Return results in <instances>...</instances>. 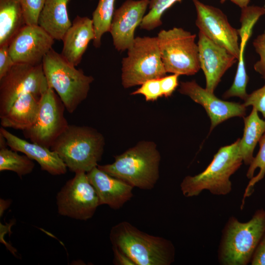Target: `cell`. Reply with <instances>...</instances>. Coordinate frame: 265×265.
Here are the masks:
<instances>
[{"label": "cell", "mask_w": 265, "mask_h": 265, "mask_svg": "<svg viewBox=\"0 0 265 265\" xmlns=\"http://www.w3.org/2000/svg\"><path fill=\"white\" fill-rule=\"evenodd\" d=\"M54 40L39 25H26L10 42L9 53L15 64H41L53 49Z\"/></svg>", "instance_id": "4fadbf2b"}, {"label": "cell", "mask_w": 265, "mask_h": 265, "mask_svg": "<svg viewBox=\"0 0 265 265\" xmlns=\"http://www.w3.org/2000/svg\"><path fill=\"white\" fill-rule=\"evenodd\" d=\"M42 96L27 93L19 97L8 112L0 117L1 127L22 131L30 128L36 120Z\"/></svg>", "instance_id": "ffe728a7"}, {"label": "cell", "mask_w": 265, "mask_h": 265, "mask_svg": "<svg viewBox=\"0 0 265 265\" xmlns=\"http://www.w3.org/2000/svg\"><path fill=\"white\" fill-rule=\"evenodd\" d=\"M179 75L173 74L160 79V86L163 96L167 98L172 95L179 85Z\"/></svg>", "instance_id": "1f68e13d"}, {"label": "cell", "mask_w": 265, "mask_h": 265, "mask_svg": "<svg viewBox=\"0 0 265 265\" xmlns=\"http://www.w3.org/2000/svg\"><path fill=\"white\" fill-rule=\"evenodd\" d=\"M264 78L265 79V76L264 77Z\"/></svg>", "instance_id": "74e56055"}, {"label": "cell", "mask_w": 265, "mask_h": 265, "mask_svg": "<svg viewBox=\"0 0 265 265\" xmlns=\"http://www.w3.org/2000/svg\"><path fill=\"white\" fill-rule=\"evenodd\" d=\"M226 0H220V2H221V3H223V2H224Z\"/></svg>", "instance_id": "8d00e7d4"}, {"label": "cell", "mask_w": 265, "mask_h": 265, "mask_svg": "<svg viewBox=\"0 0 265 265\" xmlns=\"http://www.w3.org/2000/svg\"><path fill=\"white\" fill-rule=\"evenodd\" d=\"M7 147L0 148V171H11L20 177L30 174L34 168L32 159Z\"/></svg>", "instance_id": "d4e9b609"}, {"label": "cell", "mask_w": 265, "mask_h": 265, "mask_svg": "<svg viewBox=\"0 0 265 265\" xmlns=\"http://www.w3.org/2000/svg\"><path fill=\"white\" fill-rule=\"evenodd\" d=\"M95 188L100 204L118 210L133 197V186L100 169L97 166L86 173Z\"/></svg>", "instance_id": "e0dca14e"}, {"label": "cell", "mask_w": 265, "mask_h": 265, "mask_svg": "<svg viewBox=\"0 0 265 265\" xmlns=\"http://www.w3.org/2000/svg\"><path fill=\"white\" fill-rule=\"evenodd\" d=\"M239 139L221 147L203 172L184 179L180 187L185 196H198L204 190L218 195H226L231 192L232 183L230 178L243 161L239 149Z\"/></svg>", "instance_id": "277c9868"}, {"label": "cell", "mask_w": 265, "mask_h": 265, "mask_svg": "<svg viewBox=\"0 0 265 265\" xmlns=\"http://www.w3.org/2000/svg\"><path fill=\"white\" fill-rule=\"evenodd\" d=\"M49 87L42 63L15 64L0 79V117L8 112L19 97L27 93L42 95Z\"/></svg>", "instance_id": "9c48e42d"}, {"label": "cell", "mask_w": 265, "mask_h": 265, "mask_svg": "<svg viewBox=\"0 0 265 265\" xmlns=\"http://www.w3.org/2000/svg\"><path fill=\"white\" fill-rule=\"evenodd\" d=\"M113 254V263L116 265H135L134 263L124 253L117 248L112 247Z\"/></svg>", "instance_id": "e575fe53"}, {"label": "cell", "mask_w": 265, "mask_h": 265, "mask_svg": "<svg viewBox=\"0 0 265 265\" xmlns=\"http://www.w3.org/2000/svg\"><path fill=\"white\" fill-rule=\"evenodd\" d=\"M0 133L6 139L8 146L36 161L42 170L53 175H60L66 173V165L58 154L50 148L23 139L2 127L0 128Z\"/></svg>", "instance_id": "ac0fdd59"}, {"label": "cell", "mask_w": 265, "mask_h": 265, "mask_svg": "<svg viewBox=\"0 0 265 265\" xmlns=\"http://www.w3.org/2000/svg\"><path fill=\"white\" fill-rule=\"evenodd\" d=\"M116 0H99L97 6L92 13V20L95 30L93 45L99 48L101 45L102 36L109 32L111 21L115 11Z\"/></svg>", "instance_id": "cb8c5ba5"}, {"label": "cell", "mask_w": 265, "mask_h": 265, "mask_svg": "<svg viewBox=\"0 0 265 265\" xmlns=\"http://www.w3.org/2000/svg\"><path fill=\"white\" fill-rule=\"evenodd\" d=\"M253 45L260 57V60L254 65V68L264 78L265 76V30L257 37L254 40Z\"/></svg>", "instance_id": "4dcf8cb0"}, {"label": "cell", "mask_w": 265, "mask_h": 265, "mask_svg": "<svg viewBox=\"0 0 265 265\" xmlns=\"http://www.w3.org/2000/svg\"><path fill=\"white\" fill-rule=\"evenodd\" d=\"M45 1L46 0H20L26 25H38L39 17Z\"/></svg>", "instance_id": "83f0119b"}, {"label": "cell", "mask_w": 265, "mask_h": 265, "mask_svg": "<svg viewBox=\"0 0 265 265\" xmlns=\"http://www.w3.org/2000/svg\"><path fill=\"white\" fill-rule=\"evenodd\" d=\"M254 107L249 115L243 117V134L239 139V149L243 162L250 165L254 159V149L265 132V120L260 118Z\"/></svg>", "instance_id": "603a6c76"}, {"label": "cell", "mask_w": 265, "mask_h": 265, "mask_svg": "<svg viewBox=\"0 0 265 265\" xmlns=\"http://www.w3.org/2000/svg\"><path fill=\"white\" fill-rule=\"evenodd\" d=\"M243 105L246 107L252 106L262 114L265 120V84L248 94Z\"/></svg>", "instance_id": "f546056e"}, {"label": "cell", "mask_w": 265, "mask_h": 265, "mask_svg": "<svg viewBox=\"0 0 265 265\" xmlns=\"http://www.w3.org/2000/svg\"><path fill=\"white\" fill-rule=\"evenodd\" d=\"M14 64L9 53L8 45L0 46V79L8 73Z\"/></svg>", "instance_id": "d6a6232c"}, {"label": "cell", "mask_w": 265, "mask_h": 265, "mask_svg": "<svg viewBox=\"0 0 265 265\" xmlns=\"http://www.w3.org/2000/svg\"><path fill=\"white\" fill-rule=\"evenodd\" d=\"M71 0H46L38 25L54 40H62L71 26L67 11Z\"/></svg>", "instance_id": "44dd1931"}, {"label": "cell", "mask_w": 265, "mask_h": 265, "mask_svg": "<svg viewBox=\"0 0 265 265\" xmlns=\"http://www.w3.org/2000/svg\"><path fill=\"white\" fill-rule=\"evenodd\" d=\"M149 11L145 14L139 26L142 29L152 30L162 24L164 13L175 2L182 0H149Z\"/></svg>", "instance_id": "4316f807"}, {"label": "cell", "mask_w": 265, "mask_h": 265, "mask_svg": "<svg viewBox=\"0 0 265 265\" xmlns=\"http://www.w3.org/2000/svg\"><path fill=\"white\" fill-rule=\"evenodd\" d=\"M121 81L125 88L166 76L157 37H136L122 60Z\"/></svg>", "instance_id": "52a82bcc"}, {"label": "cell", "mask_w": 265, "mask_h": 265, "mask_svg": "<svg viewBox=\"0 0 265 265\" xmlns=\"http://www.w3.org/2000/svg\"><path fill=\"white\" fill-rule=\"evenodd\" d=\"M105 145L104 136L96 129L69 125L50 149L58 154L71 171L87 173L98 166Z\"/></svg>", "instance_id": "3957f363"}, {"label": "cell", "mask_w": 265, "mask_h": 265, "mask_svg": "<svg viewBox=\"0 0 265 265\" xmlns=\"http://www.w3.org/2000/svg\"><path fill=\"white\" fill-rule=\"evenodd\" d=\"M166 73L193 75L200 69L196 35L181 27L162 30L157 36Z\"/></svg>", "instance_id": "ba28073f"}, {"label": "cell", "mask_w": 265, "mask_h": 265, "mask_svg": "<svg viewBox=\"0 0 265 265\" xmlns=\"http://www.w3.org/2000/svg\"><path fill=\"white\" fill-rule=\"evenodd\" d=\"M109 238L112 246L135 265H170L175 260V249L170 240L147 234L127 221L113 226Z\"/></svg>", "instance_id": "6da1fadb"}, {"label": "cell", "mask_w": 265, "mask_h": 265, "mask_svg": "<svg viewBox=\"0 0 265 265\" xmlns=\"http://www.w3.org/2000/svg\"><path fill=\"white\" fill-rule=\"evenodd\" d=\"M95 36L92 19L77 16L62 40L63 46L61 55L70 64L78 66L89 43L94 40Z\"/></svg>", "instance_id": "d6986e66"}, {"label": "cell", "mask_w": 265, "mask_h": 265, "mask_svg": "<svg viewBox=\"0 0 265 265\" xmlns=\"http://www.w3.org/2000/svg\"><path fill=\"white\" fill-rule=\"evenodd\" d=\"M192 0L197 12L195 24L199 31L225 48L238 60L240 52L238 29L230 25L227 16L220 9L199 0Z\"/></svg>", "instance_id": "7c38bea8"}, {"label": "cell", "mask_w": 265, "mask_h": 265, "mask_svg": "<svg viewBox=\"0 0 265 265\" xmlns=\"http://www.w3.org/2000/svg\"><path fill=\"white\" fill-rule=\"evenodd\" d=\"M197 45L200 69L206 78V89L214 93L223 75L238 59L200 31Z\"/></svg>", "instance_id": "2e32d148"}, {"label": "cell", "mask_w": 265, "mask_h": 265, "mask_svg": "<svg viewBox=\"0 0 265 265\" xmlns=\"http://www.w3.org/2000/svg\"><path fill=\"white\" fill-rule=\"evenodd\" d=\"M114 159L112 163L97 167L133 187L145 190L154 187L159 177L160 155L154 142L140 141Z\"/></svg>", "instance_id": "7a4b0ae2"}, {"label": "cell", "mask_w": 265, "mask_h": 265, "mask_svg": "<svg viewBox=\"0 0 265 265\" xmlns=\"http://www.w3.org/2000/svg\"><path fill=\"white\" fill-rule=\"evenodd\" d=\"M241 9L248 6L250 0H230Z\"/></svg>", "instance_id": "d590c367"}, {"label": "cell", "mask_w": 265, "mask_h": 265, "mask_svg": "<svg viewBox=\"0 0 265 265\" xmlns=\"http://www.w3.org/2000/svg\"><path fill=\"white\" fill-rule=\"evenodd\" d=\"M149 4V0H126L115 10L109 32L116 50H128L132 45L135 30L140 25Z\"/></svg>", "instance_id": "5bb4252c"}, {"label": "cell", "mask_w": 265, "mask_h": 265, "mask_svg": "<svg viewBox=\"0 0 265 265\" xmlns=\"http://www.w3.org/2000/svg\"><path fill=\"white\" fill-rule=\"evenodd\" d=\"M42 66L49 87L55 91L66 110L73 113L87 97L93 77L76 69L53 49L44 57Z\"/></svg>", "instance_id": "8992f818"}, {"label": "cell", "mask_w": 265, "mask_h": 265, "mask_svg": "<svg viewBox=\"0 0 265 265\" xmlns=\"http://www.w3.org/2000/svg\"><path fill=\"white\" fill-rule=\"evenodd\" d=\"M260 149L256 156L250 164L246 176L250 179L243 195L242 207L244 199L253 192L256 183L262 180L265 175V132L259 140Z\"/></svg>", "instance_id": "484cf974"}, {"label": "cell", "mask_w": 265, "mask_h": 265, "mask_svg": "<svg viewBox=\"0 0 265 265\" xmlns=\"http://www.w3.org/2000/svg\"><path fill=\"white\" fill-rule=\"evenodd\" d=\"M137 94L143 95L147 101H156L162 97L160 79L147 80L139 88L131 93V95Z\"/></svg>", "instance_id": "f1b7e54d"}, {"label": "cell", "mask_w": 265, "mask_h": 265, "mask_svg": "<svg viewBox=\"0 0 265 265\" xmlns=\"http://www.w3.org/2000/svg\"><path fill=\"white\" fill-rule=\"evenodd\" d=\"M250 263L252 265H265V233L254 251Z\"/></svg>", "instance_id": "836d02e7"}, {"label": "cell", "mask_w": 265, "mask_h": 265, "mask_svg": "<svg viewBox=\"0 0 265 265\" xmlns=\"http://www.w3.org/2000/svg\"><path fill=\"white\" fill-rule=\"evenodd\" d=\"M25 25L20 0H0V46L9 45Z\"/></svg>", "instance_id": "7402d4cb"}, {"label": "cell", "mask_w": 265, "mask_h": 265, "mask_svg": "<svg viewBox=\"0 0 265 265\" xmlns=\"http://www.w3.org/2000/svg\"><path fill=\"white\" fill-rule=\"evenodd\" d=\"M58 212L61 215L80 220L91 218L99 199L87 173L79 172L68 180L56 195Z\"/></svg>", "instance_id": "8fae6325"}, {"label": "cell", "mask_w": 265, "mask_h": 265, "mask_svg": "<svg viewBox=\"0 0 265 265\" xmlns=\"http://www.w3.org/2000/svg\"><path fill=\"white\" fill-rule=\"evenodd\" d=\"M178 91L203 106L211 120L210 132L229 118L244 117L246 114L243 104L220 100L195 80L181 82Z\"/></svg>", "instance_id": "9a60e30c"}, {"label": "cell", "mask_w": 265, "mask_h": 265, "mask_svg": "<svg viewBox=\"0 0 265 265\" xmlns=\"http://www.w3.org/2000/svg\"><path fill=\"white\" fill-rule=\"evenodd\" d=\"M265 233V210H257L252 218L242 223L231 217L223 232L219 248L220 263L225 265H246Z\"/></svg>", "instance_id": "5b68a950"}, {"label": "cell", "mask_w": 265, "mask_h": 265, "mask_svg": "<svg viewBox=\"0 0 265 265\" xmlns=\"http://www.w3.org/2000/svg\"><path fill=\"white\" fill-rule=\"evenodd\" d=\"M65 109L58 95L49 87L41 97L35 123L23 131L25 137L32 142L51 148L69 125L64 114Z\"/></svg>", "instance_id": "30bf717a"}]
</instances>
